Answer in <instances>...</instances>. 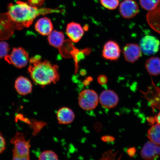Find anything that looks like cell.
<instances>
[{
  "instance_id": "cb8c5ba5",
  "label": "cell",
  "mask_w": 160,
  "mask_h": 160,
  "mask_svg": "<svg viewBox=\"0 0 160 160\" xmlns=\"http://www.w3.org/2000/svg\"><path fill=\"white\" fill-rule=\"evenodd\" d=\"M45 1V0H28L30 5L38 7L42 5Z\"/></svg>"
},
{
  "instance_id": "4fadbf2b",
  "label": "cell",
  "mask_w": 160,
  "mask_h": 160,
  "mask_svg": "<svg viewBox=\"0 0 160 160\" xmlns=\"http://www.w3.org/2000/svg\"><path fill=\"white\" fill-rule=\"evenodd\" d=\"M160 155V146L151 141L146 143L141 150L142 157L146 160L156 159Z\"/></svg>"
},
{
  "instance_id": "ffe728a7",
  "label": "cell",
  "mask_w": 160,
  "mask_h": 160,
  "mask_svg": "<svg viewBox=\"0 0 160 160\" xmlns=\"http://www.w3.org/2000/svg\"><path fill=\"white\" fill-rule=\"evenodd\" d=\"M99 1L103 7L110 10L117 9L119 4V0H99Z\"/></svg>"
},
{
  "instance_id": "4316f807",
  "label": "cell",
  "mask_w": 160,
  "mask_h": 160,
  "mask_svg": "<svg viewBox=\"0 0 160 160\" xmlns=\"http://www.w3.org/2000/svg\"><path fill=\"white\" fill-rule=\"evenodd\" d=\"M114 138L110 136H104L101 138V140L105 142H108L114 141Z\"/></svg>"
},
{
  "instance_id": "277c9868",
  "label": "cell",
  "mask_w": 160,
  "mask_h": 160,
  "mask_svg": "<svg viewBox=\"0 0 160 160\" xmlns=\"http://www.w3.org/2000/svg\"><path fill=\"white\" fill-rule=\"evenodd\" d=\"M99 97L94 90H83L79 96V107L83 110L90 111L96 108L98 104Z\"/></svg>"
},
{
  "instance_id": "7402d4cb",
  "label": "cell",
  "mask_w": 160,
  "mask_h": 160,
  "mask_svg": "<svg viewBox=\"0 0 160 160\" xmlns=\"http://www.w3.org/2000/svg\"><path fill=\"white\" fill-rule=\"evenodd\" d=\"M39 160H58V157L55 152L51 151H44L39 156Z\"/></svg>"
},
{
  "instance_id": "44dd1931",
  "label": "cell",
  "mask_w": 160,
  "mask_h": 160,
  "mask_svg": "<svg viewBox=\"0 0 160 160\" xmlns=\"http://www.w3.org/2000/svg\"><path fill=\"white\" fill-rule=\"evenodd\" d=\"M159 0H139L141 7L143 9L150 11L154 8Z\"/></svg>"
},
{
  "instance_id": "d4e9b609",
  "label": "cell",
  "mask_w": 160,
  "mask_h": 160,
  "mask_svg": "<svg viewBox=\"0 0 160 160\" xmlns=\"http://www.w3.org/2000/svg\"><path fill=\"white\" fill-rule=\"evenodd\" d=\"M108 80L107 77L104 75H100L98 78V82L101 85H104L107 84Z\"/></svg>"
},
{
  "instance_id": "8fae6325",
  "label": "cell",
  "mask_w": 160,
  "mask_h": 160,
  "mask_svg": "<svg viewBox=\"0 0 160 160\" xmlns=\"http://www.w3.org/2000/svg\"><path fill=\"white\" fill-rule=\"evenodd\" d=\"M147 22L154 31L160 34V0L147 15Z\"/></svg>"
},
{
  "instance_id": "d6986e66",
  "label": "cell",
  "mask_w": 160,
  "mask_h": 160,
  "mask_svg": "<svg viewBox=\"0 0 160 160\" xmlns=\"http://www.w3.org/2000/svg\"><path fill=\"white\" fill-rule=\"evenodd\" d=\"M148 137L150 141L160 145V125L157 123L150 128L148 131Z\"/></svg>"
},
{
  "instance_id": "8992f818",
  "label": "cell",
  "mask_w": 160,
  "mask_h": 160,
  "mask_svg": "<svg viewBox=\"0 0 160 160\" xmlns=\"http://www.w3.org/2000/svg\"><path fill=\"white\" fill-rule=\"evenodd\" d=\"M160 45L159 40L154 36L146 35L141 39L139 46L145 55H151L158 52Z\"/></svg>"
},
{
  "instance_id": "7c38bea8",
  "label": "cell",
  "mask_w": 160,
  "mask_h": 160,
  "mask_svg": "<svg viewBox=\"0 0 160 160\" xmlns=\"http://www.w3.org/2000/svg\"><path fill=\"white\" fill-rule=\"evenodd\" d=\"M66 33L72 42L77 43L82 38L84 30L80 24L72 22L67 25Z\"/></svg>"
},
{
  "instance_id": "484cf974",
  "label": "cell",
  "mask_w": 160,
  "mask_h": 160,
  "mask_svg": "<svg viewBox=\"0 0 160 160\" xmlns=\"http://www.w3.org/2000/svg\"><path fill=\"white\" fill-rule=\"evenodd\" d=\"M5 142L4 139L0 133V154L5 149Z\"/></svg>"
},
{
  "instance_id": "9c48e42d",
  "label": "cell",
  "mask_w": 160,
  "mask_h": 160,
  "mask_svg": "<svg viewBox=\"0 0 160 160\" xmlns=\"http://www.w3.org/2000/svg\"><path fill=\"white\" fill-rule=\"evenodd\" d=\"M121 53L119 45L115 41H109L104 46L102 55L106 59L114 61L119 58Z\"/></svg>"
},
{
  "instance_id": "603a6c76",
  "label": "cell",
  "mask_w": 160,
  "mask_h": 160,
  "mask_svg": "<svg viewBox=\"0 0 160 160\" xmlns=\"http://www.w3.org/2000/svg\"><path fill=\"white\" fill-rule=\"evenodd\" d=\"M10 50L9 46L5 42H0V59L8 55Z\"/></svg>"
},
{
  "instance_id": "3957f363",
  "label": "cell",
  "mask_w": 160,
  "mask_h": 160,
  "mask_svg": "<svg viewBox=\"0 0 160 160\" xmlns=\"http://www.w3.org/2000/svg\"><path fill=\"white\" fill-rule=\"evenodd\" d=\"M30 141H27L22 133H17L11 142L14 145L13 149V160H29Z\"/></svg>"
},
{
  "instance_id": "ac0fdd59",
  "label": "cell",
  "mask_w": 160,
  "mask_h": 160,
  "mask_svg": "<svg viewBox=\"0 0 160 160\" xmlns=\"http://www.w3.org/2000/svg\"><path fill=\"white\" fill-rule=\"evenodd\" d=\"M50 45L55 48H60L65 42V36L61 32L53 31L48 37Z\"/></svg>"
},
{
  "instance_id": "5bb4252c",
  "label": "cell",
  "mask_w": 160,
  "mask_h": 160,
  "mask_svg": "<svg viewBox=\"0 0 160 160\" xmlns=\"http://www.w3.org/2000/svg\"><path fill=\"white\" fill-rule=\"evenodd\" d=\"M57 116L60 124H69L72 122L75 118V113L72 110L67 107H62L58 110Z\"/></svg>"
},
{
  "instance_id": "30bf717a",
  "label": "cell",
  "mask_w": 160,
  "mask_h": 160,
  "mask_svg": "<svg viewBox=\"0 0 160 160\" xmlns=\"http://www.w3.org/2000/svg\"><path fill=\"white\" fill-rule=\"evenodd\" d=\"M142 50L140 46L135 43H129L123 49V55L126 61L133 63L142 56Z\"/></svg>"
},
{
  "instance_id": "9a60e30c",
  "label": "cell",
  "mask_w": 160,
  "mask_h": 160,
  "mask_svg": "<svg viewBox=\"0 0 160 160\" xmlns=\"http://www.w3.org/2000/svg\"><path fill=\"white\" fill-rule=\"evenodd\" d=\"M36 31L42 36H48L53 31V23L47 17L38 20L35 25Z\"/></svg>"
},
{
  "instance_id": "83f0119b",
  "label": "cell",
  "mask_w": 160,
  "mask_h": 160,
  "mask_svg": "<svg viewBox=\"0 0 160 160\" xmlns=\"http://www.w3.org/2000/svg\"><path fill=\"white\" fill-rule=\"evenodd\" d=\"M136 152V150L134 148H132L130 149L128 151V153L130 156H133L135 155Z\"/></svg>"
},
{
  "instance_id": "5b68a950",
  "label": "cell",
  "mask_w": 160,
  "mask_h": 160,
  "mask_svg": "<svg viewBox=\"0 0 160 160\" xmlns=\"http://www.w3.org/2000/svg\"><path fill=\"white\" fill-rule=\"evenodd\" d=\"M6 62L18 68L25 67L29 61V54L21 47L13 48L11 54L4 58Z\"/></svg>"
},
{
  "instance_id": "e0dca14e",
  "label": "cell",
  "mask_w": 160,
  "mask_h": 160,
  "mask_svg": "<svg viewBox=\"0 0 160 160\" xmlns=\"http://www.w3.org/2000/svg\"><path fill=\"white\" fill-rule=\"evenodd\" d=\"M145 68L150 75L157 76L160 74V58L152 57L148 59L145 63Z\"/></svg>"
},
{
  "instance_id": "f1b7e54d",
  "label": "cell",
  "mask_w": 160,
  "mask_h": 160,
  "mask_svg": "<svg viewBox=\"0 0 160 160\" xmlns=\"http://www.w3.org/2000/svg\"><path fill=\"white\" fill-rule=\"evenodd\" d=\"M155 121L158 124L160 125V112L155 117Z\"/></svg>"
},
{
  "instance_id": "52a82bcc",
  "label": "cell",
  "mask_w": 160,
  "mask_h": 160,
  "mask_svg": "<svg viewBox=\"0 0 160 160\" xmlns=\"http://www.w3.org/2000/svg\"><path fill=\"white\" fill-rule=\"evenodd\" d=\"M119 11L123 18L131 19L138 13L139 6L134 0H124L119 5Z\"/></svg>"
},
{
  "instance_id": "6da1fadb",
  "label": "cell",
  "mask_w": 160,
  "mask_h": 160,
  "mask_svg": "<svg viewBox=\"0 0 160 160\" xmlns=\"http://www.w3.org/2000/svg\"><path fill=\"white\" fill-rule=\"evenodd\" d=\"M54 12V10L39 8L24 2L10 3L7 12L0 14V39L8 38L14 30L28 28L39 15Z\"/></svg>"
},
{
  "instance_id": "ba28073f",
  "label": "cell",
  "mask_w": 160,
  "mask_h": 160,
  "mask_svg": "<svg viewBox=\"0 0 160 160\" xmlns=\"http://www.w3.org/2000/svg\"><path fill=\"white\" fill-rule=\"evenodd\" d=\"M119 97L114 91L111 90L103 91L99 97V102L103 108L112 109L115 108L118 103Z\"/></svg>"
},
{
  "instance_id": "7a4b0ae2",
  "label": "cell",
  "mask_w": 160,
  "mask_h": 160,
  "mask_svg": "<svg viewBox=\"0 0 160 160\" xmlns=\"http://www.w3.org/2000/svg\"><path fill=\"white\" fill-rule=\"evenodd\" d=\"M28 71L34 82L45 87V86L56 83L59 80L58 67L48 61H42L39 55L32 57L29 59Z\"/></svg>"
},
{
  "instance_id": "2e32d148",
  "label": "cell",
  "mask_w": 160,
  "mask_h": 160,
  "mask_svg": "<svg viewBox=\"0 0 160 160\" xmlns=\"http://www.w3.org/2000/svg\"><path fill=\"white\" fill-rule=\"evenodd\" d=\"M15 87L18 92L22 95L28 94L32 90V85L31 81L23 77H19L16 79Z\"/></svg>"
}]
</instances>
